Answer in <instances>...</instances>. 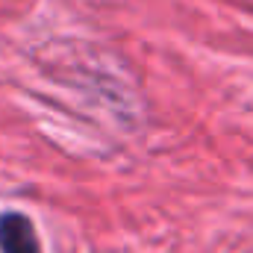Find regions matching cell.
I'll use <instances>...</instances> for the list:
<instances>
[{
	"label": "cell",
	"instance_id": "cell-1",
	"mask_svg": "<svg viewBox=\"0 0 253 253\" xmlns=\"http://www.w3.org/2000/svg\"><path fill=\"white\" fill-rule=\"evenodd\" d=\"M0 251L3 253H42L39 236L27 215L6 212L0 215Z\"/></svg>",
	"mask_w": 253,
	"mask_h": 253
}]
</instances>
